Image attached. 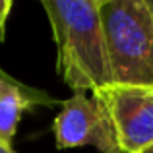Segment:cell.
<instances>
[{
    "instance_id": "obj_1",
    "label": "cell",
    "mask_w": 153,
    "mask_h": 153,
    "mask_svg": "<svg viewBox=\"0 0 153 153\" xmlns=\"http://www.w3.org/2000/svg\"><path fill=\"white\" fill-rule=\"evenodd\" d=\"M56 43V70L76 91H101L112 85L99 6L93 0H41Z\"/></svg>"
},
{
    "instance_id": "obj_6",
    "label": "cell",
    "mask_w": 153,
    "mask_h": 153,
    "mask_svg": "<svg viewBox=\"0 0 153 153\" xmlns=\"http://www.w3.org/2000/svg\"><path fill=\"white\" fill-rule=\"evenodd\" d=\"M14 0H0V37L4 35V25H6L8 14H10V8Z\"/></svg>"
},
{
    "instance_id": "obj_9",
    "label": "cell",
    "mask_w": 153,
    "mask_h": 153,
    "mask_svg": "<svg viewBox=\"0 0 153 153\" xmlns=\"http://www.w3.org/2000/svg\"><path fill=\"white\" fill-rule=\"evenodd\" d=\"M146 2H147V6L151 8V12H153V0H146Z\"/></svg>"
},
{
    "instance_id": "obj_7",
    "label": "cell",
    "mask_w": 153,
    "mask_h": 153,
    "mask_svg": "<svg viewBox=\"0 0 153 153\" xmlns=\"http://www.w3.org/2000/svg\"><path fill=\"white\" fill-rule=\"evenodd\" d=\"M0 153H16V151L12 149L10 146H2V143H0Z\"/></svg>"
},
{
    "instance_id": "obj_2",
    "label": "cell",
    "mask_w": 153,
    "mask_h": 153,
    "mask_svg": "<svg viewBox=\"0 0 153 153\" xmlns=\"http://www.w3.org/2000/svg\"><path fill=\"white\" fill-rule=\"evenodd\" d=\"M114 83L153 87V12L146 0H107L99 6Z\"/></svg>"
},
{
    "instance_id": "obj_3",
    "label": "cell",
    "mask_w": 153,
    "mask_h": 153,
    "mask_svg": "<svg viewBox=\"0 0 153 153\" xmlns=\"http://www.w3.org/2000/svg\"><path fill=\"white\" fill-rule=\"evenodd\" d=\"M52 130L58 149L91 146L99 153H122L114 122L99 93L76 91L62 101Z\"/></svg>"
},
{
    "instance_id": "obj_8",
    "label": "cell",
    "mask_w": 153,
    "mask_h": 153,
    "mask_svg": "<svg viewBox=\"0 0 153 153\" xmlns=\"http://www.w3.org/2000/svg\"><path fill=\"white\" fill-rule=\"evenodd\" d=\"M93 2L97 4V6H101V4H105V2H107V0H93Z\"/></svg>"
},
{
    "instance_id": "obj_4",
    "label": "cell",
    "mask_w": 153,
    "mask_h": 153,
    "mask_svg": "<svg viewBox=\"0 0 153 153\" xmlns=\"http://www.w3.org/2000/svg\"><path fill=\"white\" fill-rule=\"evenodd\" d=\"M122 153H143L153 147V87L112 83L101 91Z\"/></svg>"
},
{
    "instance_id": "obj_10",
    "label": "cell",
    "mask_w": 153,
    "mask_h": 153,
    "mask_svg": "<svg viewBox=\"0 0 153 153\" xmlns=\"http://www.w3.org/2000/svg\"><path fill=\"white\" fill-rule=\"evenodd\" d=\"M143 153H153V147H149V149H146Z\"/></svg>"
},
{
    "instance_id": "obj_5",
    "label": "cell",
    "mask_w": 153,
    "mask_h": 153,
    "mask_svg": "<svg viewBox=\"0 0 153 153\" xmlns=\"http://www.w3.org/2000/svg\"><path fill=\"white\" fill-rule=\"evenodd\" d=\"M58 101L49 97V93L27 87L0 68V143L12 147V140L23 112L41 105L52 107Z\"/></svg>"
}]
</instances>
